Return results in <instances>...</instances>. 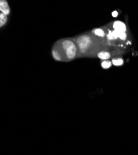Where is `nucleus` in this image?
<instances>
[{"label":"nucleus","instance_id":"f257e3e1","mask_svg":"<svg viewBox=\"0 0 138 155\" xmlns=\"http://www.w3.org/2000/svg\"><path fill=\"white\" fill-rule=\"evenodd\" d=\"M113 28L115 30L120 31V32H125L126 30V25L121 21H116L113 24Z\"/></svg>","mask_w":138,"mask_h":155},{"label":"nucleus","instance_id":"f03ea898","mask_svg":"<svg viewBox=\"0 0 138 155\" xmlns=\"http://www.w3.org/2000/svg\"><path fill=\"white\" fill-rule=\"evenodd\" d=\"M0 10L5 15L9 14L10 9L6 1H3V0H1V3H0Z\"/></svg>","mask_w":138,"mask_h":155},{"label":"nucleus","instance_id":"7ed1b4c3","mask_svg":"<svg viewBox=\"0 0 138 155\" xmlns=\"http://www.w3.org/2000/svg\"><path fill=\"white\" fill-rule=\"evenodd\" d=\"M66 51H67L66 55H67V56L68 57V58L72 59L74 57V56H75L76 52V49L75 46H73V47H71L70 49H68Z\"/></svg>","mask_w":138,"mask_h":155},{"label":"nucleus","instance_id":"20e7f679","mask_svg":"<svg viewBox=\"0 0 138 155\" xmlns=\"http://www.w3.org/2000/svg\"><path fill=\"white\" fill-rule=\"evenodd\" d=\"M89 42V40L87 37H82L79 40V44L81 49H84L86 47V46L88 45Z\"/></svg>","mask_w":138,"mask_h":155},{"label":"nucleus","instance_id":"39448f33","mask_svg":"<svg viewBox=\"0 0 138 155\" xmlns=\"http://www.w3.org/2000/svg\"><path fill=\"white\" fill-rule=\"evenodd\" d=\"M63 48H64V49H65L66 50H68V49H71V47H73V46H75V45H74V43L71 42V41L66 40L63 43Z\"/></svg>","mask_w":138,"mask_h":155},{"label":"nucleus","instance_id":"423d86ee","mask_svg":"<svg viewBox=\"0 0 138 155\" xmlns=\"http://www.w3.org/2000/svg\"><path fill=\"white\" fill-rule=\"evenodd\" d=\"M98 57L100 59L106 60L110 58V54L108 52H105V51H102L98 54Z\"/></svg>","mask_w":138,"mask_h":155},{"label":"nucleus","instance_id":"0eeeda50","mask_svg":"<svg viewBox=\"0 0 138 155\" xmlns=\"http://www.w3.org/2000/svg\"><path fill=\"white\" fill-rule=\"evenodd\" d=\"M6 20H7L6 16L3 13H1V14H0V21H1L0 25H1V26H3V25L6 23Z\"/></svg>","mask_w":138,"mask_h":155},{"label":"nucleus","instance_id":"6e6552de","mask_svg":"<svg viewBox=\"0 0 138 155\" xmlns=\"http://www.w3.org/2000/svg\"><path fill=\"white\" fill-rule=\"evenodd\" d=\"M112 63L115 66H120L123 64V60L121 58H116L113 60Z\"/></svg>","mask_w":138,"mask_h":155},{"label":"nucleus","instance_id":"1a4fd4ad","mask_svg":"<svg viewBox=\"0 0 138 155\" xmlns=\"http://www.w3.org/2000/svg\"><path fill=\"white\" fill-rule=\"evenodd\" d=\"M111 63L109 61H104L102 62V68L104 69L109 68L111 66Z\"/></svg>","mask_w":138,"mask_h":155},{"label":"nucleus","instance_id":"9d476101","mask_svg":"<svg viewBox=\"0 0 138 155\" xmlns=\"http://www.w3.org/2000/svg\"><path fill=\"white\" fill-rule=\"evenodd\" d=\"M94 32L95 34H96L98 36H100V37H103V36L104 35V30H102V29H97L95 30L94 31Z\"/></svg>","mask_w":138,"mask_h":155},{"label":"nucleus","instance_id":"9b49d317","mask_svg":"<svg viewBox=\"0 0 138 155\" xmlns=\"http://www.w3.org/2000/svg\"><path fill=\"white\" fill-rule=\"evenodd\" d=\"M119 38L121 40H125L126 38V34L125 32H120L119 33Z\"/></svg>","mask_w":138,"mask_h":155},{"label":"nucleus","instance_id":"f8f14e48","mask_svg":"<svg viewBox=\"0 0 138 155\" xmlns=\"http://www.w3.org/2000/svg\"><path fill=\"white\" fill-rule=\"evenodd\" d=\"M53 55H54V58L57 60H60V56L58 55V54L56 52V51H53Z\"/></svg>","mask_w":138,"mask_h":155},{"label":"nucleus","instance_id":"ddd939ff","mask_svg":"<svg viewBox=\"0 0 138 155\" xmlns=\"http://www.w3.org/2000/svg\"><path fill=\"white\" fill-rule=\"evenodd\" d=\"M118 15V13L117 11H113L112 13V16H113V17H115V18H116V16H117Z\"/></svg>","mask_w":138,"mask_h":155}]
</instances>
